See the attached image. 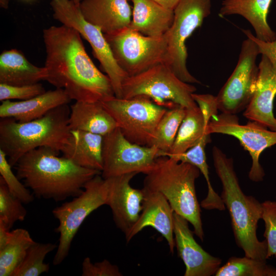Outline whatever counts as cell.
<instances>
[{
  "label": "cell",
  "instance_id": "obj_1",
  "mask_svg": "<svg viewBox=\"0 0 276 276\" xmlns=\"http://www.w3.org/2000/svg\"><path fill=\"white\" fill-rule=\"evenodd\" d=\"M46 81L76 101H103L115 96L111 82L87 53L82 36L62 25L43 30Z\"/></svg>",
  "mask_w": 276,
  "mask_h": 276
},
{
  "label": "cell",
  "instance_id": "obj_2",
  "mask_svg": "<svg viewBox=\"0 0 276 276\" xmlns=\"http://www.w3.org/2000/svg\"><path fill=\"white\" fill-rule=\"evenodd\" d=\"M59 153L52 148L40 147L25 153L14 166L18 178L36 197L57 202L76 197L87 181L101 174L59 157Z\"/></svg>",
  "mask_w": 276,
  "mask_h": 276
},
{
  "label": "cell",
  "instance_id": "obj_3",
  "mask_svg": "<svg viewBox=\"0 0 276 276\" xmlns=\"http://www.w3.org/2000/svg\"><path fill=\"white\" fill-rule=\"evenodd\" d=\"M212 156L216 173L222 185L221 197L228 211L237 245L245 256L266 261V241H260L257 235L258 222L262 219L261 203L242 191L232 158L216 146L213 148Z\"/></svg>",
  "mask_w": 276,
  "mask_h": 276
},
{
  "label": "cell",
  "instance_id": "obj_4",
  "mask_svg": "<svg viewBox=\"0 0 276 276\" xmlns=\"http://www.w3.org/2000/svg\"><path fill=\"white\" fill-rule=\"evenodd\" d=\"M68 104L56 107L43 117L26 122L13 118H1L0 149L13 167L28 152L40 147H49L61 152L71 135L68 124Z\"/></svg>",
  "mask_w": 276,
  "mask_h": 276
},
{
  "label": "cell",
  "instance_id": "obj_5",
  "mask_svg": "<svg viewBox=\"0 0 276 276\" xmlns=\"http://www.w3.org/2000/svg\"><path fill=\"white\" fill-rule=\"evenodd\" d=\"M200 173L198 168L190 163L159 156L145 174L143 188L162 194L174 212L192 225L194 234L203 241L200 204L195 190V180Z\"/></svg>",
  "mask_w": 276,
  "mask_h": 276
},
{
  "label": "cell",
  "instance_id": "obj_6",
  "mask_svg": "<svg viewBox=\"0 0 276 276\" xmlns=\"http://www.w3.org/2000/svg\"><path fill=\"white\" fill-rule=\"evenodd\" d=\"M196 91L195 86L181 80L163 62L128 77L123 83L122 98L143 96L168 109L177 105L190 108L198 106L192 97Z\"/></svg>",
  "mask_w": 276,
  "mask_h": 276
},
{
  "label": "cell",
  "instance_id": "obj_7",
  "mask_svg": "<svg viewBox=\"0 0 276 276\" xmlns=\"http://www.w3.org/2000/svg\"><path fill=\"white\" fill-rule=\"evenodd\" d=\"M110 187V178L96 175L86 183L80 194L52 210L59 222L55 232L59 234L54 265L61 264L68 256L73 239L85 219L99 207L107 205Z\"/></svg>",
  "mask_w": 276,
  "mask_h": 276
},
{
  "label": "cell",
  "instance_id": "obj_8",
  "mask_svg": "<svg viewBox=\"0 0 276 276\" xmlns=\"http://www.w3.org/2000/svg\"><path fill=\"white\" fill-rule=\"evenodd\" d=\"M211 0H181L174 9L173 23L166 33L167 51L165 63L182 81L200 83L187 66L186 42L194 31L202 25L211 12Z\"/></svg>",
  "mask_w": 276,
  "mask_h": 276
},
{
  "label": "cell",
  "instance_id": "obj_9",
  "mask_svg": "<svg viewBox=\"0 0 276 276\" xmlns=\"http://www.w3.org/2000/svg\"><path fill=\"white\" fill-rule=\"evenodd\" d=\"M101 102L127 140L142 146H152L156 126L168 108L143 96L130 99L114 96Z\"/></svg>",
  "mask_w": 276,
  "mask_h": 276
},
{
  "label": "cell",
  "instance_id": "obj_10",
  "mask_svg": "<svg viewBox=\"0 0 276 276\" xmlns=\"http://www.w3.org/2000/svg\"><path fill=\"white\" fill-rule=\"evenodd\" d=\"M113 55L128 77L165 63L167 51L166 33L160 37L144 35L128 27L104 34Z\"/></svg>",
  "mask_w": 276,
  "mask_h": 276
},
{
  "label": "cell",
  "instance_id": "obj_11",
  "mask_svg": "<svg viewBox=\"0 0 276 276\" xmlns=\"http://www.w3.org/2000/svg\"><path fill=\"white\" fill-rule=\"evenodd\" d=\"M50 5L55 20L76 30L89 43L111 82L115 97L122 98L123 83L128 76L116 61L103 33L85 19L73 0H51Z\"/></svg>",
  "mask_w": 276,
  "mask_h": 276
},
{
  "label": "cell",
  "instance_id": "obj_12",
  "mask_svg": "<svg viewBox=\"0 0 276 276\" xmlns=\"http://www.w3.org/2000/svg\"><path fill=\"white\" fill-rule=\"evenodd\" d=\"M158 150L154 146L130 142L117 128L103 136L101 176L106 179L130 173L146 174L153 167Z\"/></svg>",
  "mask_w": 276,
  "mask_h": 276
},
{
  "label": "cell",
  "instance_id": "obj_13",
  "mask_svg": "<svg viewBox=\"0 0 276 276\" xmlns=\"http://www.w3.org/2000/svg\"><path fill=\"white\" fill-rule=\"evenodd\" d=\"M260 54L257 44L247 38L242 43L237 64L216 96L218 110L235 114L246 108L254 94L259 74Z\"/></svg>",
  "mask_w": 276,
  "mask_h": 276
},
{
  "label": "cell",
  "instance_id": "obj_14",
  "mask_svg": "<svg viewBox=\"0 0 276 276\" xmlns=\"http://www.w3.org/2000/svg\"><path fill=\"white\" fill-rule=\"evenodd\" d=\"M267 128L252 121L245 125L240 124L236 114L222 112L211 118L206 132L209 134H226L237 139L251 157L249 178L253 181L259 182L263 180L265 176L264 171L259 163L260 156L266 149L276 145V130Z\"/></svg>",
  "mask_w": 276,
  "mask_h": 276
},
{
  "label": "cell",
  "instance_id": "obj_15",
  "mask_svg": "<svg viewBox=\"0 0 276 276\" xmlns=\"http://www.w3.org/2000/svg\"><path fill=\"white\" fill-rule=\"evenodd\" d=\"M188 221L174 213V236L175 247L183 262L185 276L215 275L221 266L222 260L205 251L195 240Z\"/></svg>",
  "mask_w": 276,
  "mask_h": 276
},
{
  "label": "cell",
  "instance_id": "obj_16",
  "mask_svg": "<svg viewBox=\"0 0 276 276\" xmlns=\"http://www.w3.org/2000/svg\"><path fill=\"white\" fill-rule=\"evenodd\" d=\"M136 174L130 173L108 178L110 187L107 205L111 210L117 227L125 235L135 223L143 210L144 191L132 188L130 183Z\"/></svg>",
  "mask_w": 276,
  "mask_h": 276
},
{
  "label": "cell",
  "instance_id": "obj_17",
  "mask_svg": "<svg viewBox=\"0 0 276 276\" xmlns=\"http://www.w3.org/2000/svg\"><path fill=\"white\" fill-rule=\"evenodd\" d=\"M144 198L143 210L139 218L125 235L129 242L145 227L151 226L160 233L167 241L170 252H174V211L166 198L160 193L143 188Z\"/></svg>",
  "mask_w": 276,
  "mask_h": 276
},
{
  "label": "cell",
  "instance_id": "obj_18",
  "mask_svg": "<svg viewBox=\"0 0 276 276\" xmlns=\"http://www.w3.org/2000/svg\"><path fill=\"white\" fill-rule=\"evenodd\" d=\"M258 66L256 87L243 115L249 121L276 130V118L273 112L276 96V71L263 54Z\"/></svg>",
  "mask_w": 276,
  "mask_h": 276
},
{
  "label": "cell",
  "instance_id": "obj_19",
  "mask_svg": "<svg viewBox=\"0 0 276 276\" xmlns=\"http://www.w3.org/2000/svg\"><path fill=\"white\" fill-rule=\"evenodd\" d=\"M128 0H82L79 8L85 19L110 34L129 26L132 10Z\"/></svg>",
  "mask_w": 276,
  "mask_h": 276
},
{
  "label": "cell",
  "instance_id": "obj_20",
  "mask_svg": "<svg viewBox=\"0 0 276 276\" xmlns=\"http://www.w3.org/2000/svg\"><path fill=\"white\" fill-rule=\"evenodd\" d=\"M71 101L65 90L59 88L45 91L26 100H5L0 105V117L26 122L40 118L52 109L67 104Z\"/></svg>",
  "mask_w": 276,
  "mask_h": 276
},
{
  "label": "cell",
  "instance_id": "obj_21",
  "mask_svg": "<svg viewBox=\"0 0 276 276\" xmlns=\"http://www.w3.org/2000/svg\"><path fill=\"white\" fill-rule=\"evenodd\" d=\"M132 18L128 26L144 35L160 37L170 29L174 10L167 9L152 0H131Z\"/></svg>",
  "mask_w": 276,
  "mask_h": 276
},
{
  "label": "cell",
  "instance_id": "obj_22",
  "mask_svg": "<svg viewBox=\"0 0 276 276\" xmlns=\"http://www.w3.org/2000/svg\"><path fill=\"white\" fill-rule=\"evenodd\" d=\"M272 0H223L219 11L221 17L239 15L246 19L253 28L255 36L269 42L276 39V33L267 22Z\"/></svg>",
  "mask_w": 276,
  "mask_h": 276
},
{
  "label": "cell",
  "instance_id": "obj_23",
  "mask_svg": "<svg viewBox=\"0 0 276 276\" xmlns=\"http://www.w3.org/2000/svg\"><path fill=\"white\" fill-rule=\"evenodd\" d=\"M68 124L71 130L88 132L103 136L117 128L101 101H76L70 107Z\"/></svg>",
  "mask_w": 276,
  "mask_h": 276
},
{
  "label": "cell",
  "instance_id": "obj_24",
  "mask_svg": "<svg viewBox=\"0 0 276 276\" xmlns=\"http://www.w3.org/2000/svg\"><path fill=\"white\" fill-rule=\"evenodd\" d=\"M47 75L44 66L33 64L20 51L6 50L0 55V83L17 86L33 84L46 80Z\"/></svg>",
  "mask_w": 276,
  "mask_h": 276
},
{
  "label": "cell",
  "instance_id": "obj_25",
  "mask_svg": "<svg viewBox=\"0 0 276 276\" xmlns=\"http://www.w3.org/2000/svg\"><path fill=\"white\" fill-rule=\"evenodd\" d=\"M103 139L101 135L71 130L69 141L61 152L63 156L80 167L101 172Z\"/></svg>",
  "mask_w": 276,
  "mask_h": 276
},
{
  "label": "cell",
  "instance_id": "obj_26",
  "mask_svg": "<svg viewBox=\"0 0 276 276\" xmlns=\"http://www.w3.org/2000/svg\"><path fill=\"white\" fill-rule=\"evenodd\" d=\"M210 135L205 133L196 145L183 153L171 154L158 150L157 156H168L178 162L190 163L198 168L204 176L208 189L207 195L201 201L200 206L205 210L223 211L225 209V206L221 196L214 191L210 180L205 148L210 142Z\"/></svg>",
  "mask_w": 276,
  "mask_h": 276
},
{
  "label": "cell",
  "instance_id": "obj_27",
  "mask_svg": "<svg viewBox=\"0 0 276 276\" xmlns=\"http://www.w3.org/2000/svg\"><path fill=\"white\" fill-rule=\"evenodd\" d=\"M208 124L204 122L198 106L186 109L185 116L178 130L174 143L168 152L183 153L196 145L205 134ZM164 152V151H163Z\"/></svg>",
  "mask_w": 276,
  "mask_h": 276
},
{
  "label": "cell",
  "instance_id": "obj_28",
  "mask_svg": "<svg viewBox=\"0 0 276 276\" xmlns=\"http://www.w3.org/2000/svg\"><path fill=\"white\" fill-rule=\"evenodd\" d=\"M34 242L25 229L17 228L10 231L7 242L0 248V276H12L28 249Z\"/></svg>",
  "mask_w": 276,
  "mask_h": 276
},
{
  "label": "cell",
  "instance_id": "obj_29",
  "mask_svg": "<svg viewBox=\"0 0 276 276\" xmlns=\"http://www.w3.org/2000/svg\"><path fill=\"white\" fill-rule=\"evenodd\" d=\"M186 109L177 105L167 110L156 126L152 146L159 150L169 152L185 116Z\"/></svg>",
  "mask_w": 276,
  "mask_h": 276
},
{
  "label": "cell",
  "instance_id": "obj_30",
  "mask_svg": "<svg viewBox=\"0 0 276 276\" xmlns=\"http://www.w3.org/2000/svg\"><path fill=\"white\" fill-rule=\"evenodd\" d=\"M215 276H276V268L268 265L266 260L244 257H232L220 266Z\"/></svg>",
  "mask_w": 276,
  "mask_h": 276
},
{
  "label": "cell",
  "instance_id": "obj_31",
  "mask_svg": "<svg viewBox=\"0 0 276 276\" xmlns=\"http://www.w3.org/2000/svg\"><path fill=\"white\" fill-rule=\"evenodd\" d=\"M57 247L55 244L35 241L28 249L24 258L14 270L12 276H39L48 272L50 265L44 263V259Z\"/></svg>",
  "mask_w": 276,
  "mask_h": 276
},
{
  "label": "cell",
  "instance_id": "obj_32",
  "mask_svg": "<svg viewBox=\"0 0 276 276\" xmlns=\"http://www.w3.org/2000/svg\"><path fill=\"white\" fill-rule=\"evenodd\" d=\"M22 201L9 191L3 178L0 176V222L9 229L18 221L25 220L27 214Z\"/></svg>",
  "mask_w": 276,
  "mask_h": 276
},
{
  "label": "cell",
  "instance_id": "obj_33",
  "mask_svg": "<svg viewBox=\"0 0 276 276\" xmlns=\"http://www.w3.org/2000/svg\"><path fill=\"white\" fill-rule=\"evenodd\" d=\"M12 167L8 162L6 154L0 149V174L10 192L23 203L28 204L34 199V194L12 170Z\"/></svg>",
  "mask_w": 276,
  "mask_h": 276
},
{
  "label": "cell",
  "instance_id": "obj_34",
  "mask_svg": "<svg viewBox=\"0 0 276 276\" xmlns=\"http://www.w3.org/2000/svg\"><path fill=\"white\" fill-rule=\"evenodd\" d=\"M262 204L264 236L267 243V259L276 257V201L266 200Z\"/></svg>",
  "mask_w": 276,
  "mask_h": 276
},
{
  "label": "cell",
  "instance_id": "obj_35",
  "mask_svg": "<svg viewBox=\"0 0 276 276\" xmlns=\"http://www.w3.org/2000/svg\"><path fill=\"white\" fill-rule=\"evenodd\" d=\"M46 91L40 83L26 85H10L0 83V101L18 99L28 100L40 95Z\"/></svg>",
  "mask_w": 276,
  "mask_h": 276
},
{
  "label": "cell",
  "instance_id": "obj_36",
  "mask_svg": "<svg viewBox=\"0 0 276 276\" xmlns=\"http://www.w3.org/2000/svg\"><path fill=\"white\" fill-rule=\"evenodd\" d=\"M82 276H122L119 267L104 259L93 263L89 257H86L82 264Z\"/></svg>",
  "mask_w": 276,
  "mask_h": 276
},
{
  "label": "cell",
  "instance_id": "obj_37",
  "mask_svg": "<svg viewBox=\"0 0 276 276\" xmlns=\"http://www.w3.org/2000/svg\"><path fill=\"white\" fill-rule=\"evenodd\" d=\"M192 97L200 109L204 122L208 124L211 118L218 114V105L216 96L211 94L193 93Z\"/></svg>",
  "mask_w": 276,
  "mask_h": 276
},
{
  "label": "cell",
  "instance_id": "obj_38",
  "mask_svg": "<svg viewBox=\"0 0 276 276\" xmlns=\"http://www.w3.org/2000/svg\"><path fill=\"white\" fill-rule=\"evenodd\" d=\"M242 32L257 44L260 54L267 57L276 71V39L272 41H264L257 38L250 30H243Z\"/></svg>",
  "mask_w": 276,
  "mask_h": 276
},
{
  "label": "cell",
  "instance_id": "obj_39",
  "mask_svg": "<svg viewBox=\"0 0 276 276\" xmlns=\"http://www.w3.org/2000/svg\"><path fill=\"white\" fill-rule=\"evenodd\" d=\"M160 6L172 10H174L181 0H152Z\"/></svg>",
  "mask_w": 276,
  "mask_h": 276
},
{
  "label": "cell",
  "instance_id": "obj_40",
  "mask_svg": "<svg viewBox=\"0 0 276 276\" xmlns=\"http://www.w3.org/2000/svg\"><path fill=\"white\" fill-rule=\"evenodd\" d=\"M10 0H0V6L4 9H7Z\"/></svg>",
  "mask_w": 276,
  "mask_h": 276
},
{
  "label": "cell",
  "instance_id": "obj_41",
  "mask_svg": "<svg viewBox=\"0 0 276 276\" xmlns=\"http://www.w3.org/2000/svg\"><path fill=\"white\" fill-rule=\"evenodd\" d=\"M74 2L77 5L80 6V4L82 0H73Z\"/></svg>",
  "mask_w": 276,
  "mask_h": 276
},
{
  "label": "cell",
  "instance_id": "obj_42",
  "mask_svg": "<svg viewBox=\"0 0 276 276\" xmlns=\"http://www.w3.org/2000/svg\"><path fill=\"white\" fill-rule=\"evenodd\" d=\"M128 1H131V0H128Z\"/></svg>",
  "mask_w": 276,
  "mask_h": 276
}]
</instances>
